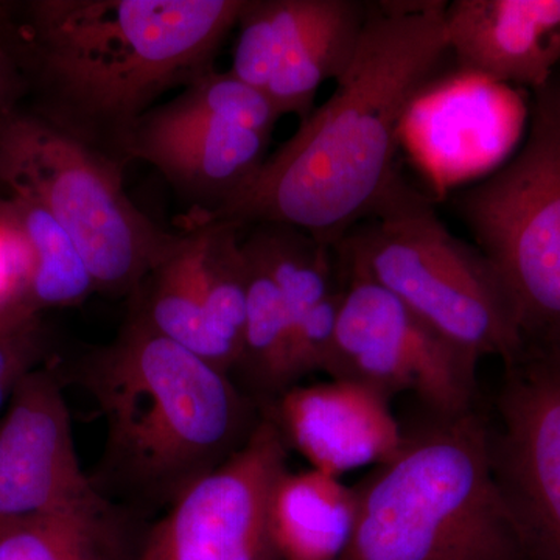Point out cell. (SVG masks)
<instances>
[{
    "mask_svg": "<svg viewBox=\"0 0 560 560\" xmlns=\"http://www.w3.org/2000/svg\"><path fill=\"white\" fill-rule=\"evenodd\" d=\"M368 14L334 94L259 171L198 221L282 223L335 246L401 183V125L448 54L445 2L385 3Z\"/></svg>",
    "mask_w": 560,
    "mask_h": 560,
    "instance_id": "6da1fadb",
    "label": "cell"
},
{
    "mask_svg": "<svg viewBox=\"0 0 560 560\" xmlns=\"http://www.w3.org/2000/svg\"><path fill=\"white\" fill-rule=\"evenodd\" d=\"M245 0L0 2V40L33 113L127 164L136 121L210 70Z\"/></svg>",
    "mask_w": 560,
    "mask_h": 560,
    "instance_id": "7a4b0ae2",
    "label": "cell"
},
{
    "mask_svg": "<svg viewBox=\"0 0 560 560\" xmlns=\"http://www.w3.org/2000/svg\"><path fill=\"white\" fill-rule=\"evenodd\" d=\"M70 375L105 422L92 481L120 510L164 512L242 451L264 419L231 374L131 316Z\"/></svg>",
    "mask_w": 560,
    "mask_h": 560,
    "instance_id": "3957f363",
    "label": "cell"
},
{
    "mask_svg": "<svg viewBox=\"0 0 560 560\" xmlns=\"http://www.w3.org/2000/svg\"><path fill=\"white\" fill-rule=\"evenodd\" d=\"M342 560H526L493 480L488 418L427 411L400 452L353 486Z\"/></svg>",
    "mask_w": 560,
    "mask_h": 560,
    "instance_id": "277c9868",
    "label": "cell"
},
{
    "mask_svg": "<svg viewBox=\"0 0 560 560\" xmlns=\"http://www.w3.org/2000/svg\"><path fill=\"white\" fill-rule=\"evenodd\" d=\"M341 272L389 291L427 326L480 361L521 359L526 345L499 272L444 226L431 202L401 180L370 219L335 246Z\"/></svg>",
    "mask_w": 560,
    "mask_h": 560,
    "instance_id": "5b68a950",
    "label": "cell"
},
{
    "mask_svg": "<svg viewBox=\"0 0 560 560\" xmlns=\"http://www.w3.org/2000/svg\"><path fill=\"white\" fill-rule=\"evenodd\" d=\"M125 164L16 106L0 113V189L40 202L65 228L97 293L130 298L178 241L130 200Z\"/></svg>",
    "mask_w": 560,
    "mask_h": 560,
    "instance_id": "8992f818",
    "label": "cell"
},
{
    "mask_svg": "<svg viewBox=\"0 0 560 560\" xmlns=\"http://www.w3.org/2000/svg\"><path fill=\"white\" fill-rule=\"evenodd\" d=\"M534 92L521 151L456 208L510 291L526 349L560 350V81Z\"/></svg>",
    "mask_w": 560,
    "mask_h": 560,
    "instance_id": "52a82bcc",
    "label": "cell"
},
{
    "mask_svg": "<svg viewBox=\"0 0 560 560\" xmlns=\"http://www.w3.org/2000/svg\"><path fill=\"white\" fill-rule=\"evenodd\" d=\"M345 296L323 372L390 400L415 394L427 411L478 410V360L442 338L372 280L341 272Z\"/></svg>",
    "mask_w": 560,
    "mask_h": 560,
    "instance_id": "ba28073f",
    "label": "cell"
},
{
    "mask_svg": "<svg viewBox=\"0 0 560 560\" xmlns=\"http://www.w3.org/2000/svg\"><path fill=\"white\" fill-rule=\"evenodd\" d=\"M486 418L493 480L526 560H560V350L504 364Z\"/></svg>",
    "mask_w": 560,
    "mask_h": 560,
    "instance_id": "9c48e42d",
    "label": "cell"
},
{
    "mask_svg": "<svg viewBox=\"0 0 560 560\" xmlns=\"http://www.w3.org/2000/svg\"><path fill=\"white\" fill-rule=\"evenodd\" d=\"M287 469L289 447L264 416L242 451L162 512L135 560H280L270 503Z\"/></svg>",
    "mask_w": 560,
    "mask_h": 560,
    "instance_id": "30bf717a",
    "label": "cell"
},
{
    "mask_svg": "<svg viewBox=\"0 0 560 560\" xmlns=\"http://www.w3.org/2000/svg\"><path fill=\"white\" fill-rule=\"evenodd\" d=\"M58 368L22 378L0 420V517L70 515L121 528V510L81 467Z\"/></svg>",
    "mask_w": 560,
    "mask_h": 560,
    "instance_id": "8fae6325",
    "label": "cell"
},
{
    "mask_svg": "<svg viewBox=\"0 0 560 560\" xmlns=\"http://www.w3.org/2000/svg\"><path fill=\"white\" fill-rule=\"evenodd\" d=\"M377 390L346 381L298 385L261 408L289 451L311 469L340 478L377 467L400 452L405 430Z\"/></svg>",
    "mask_w": 560,
    "mask_h": 560,
    "instance_id": "7c38bea8",
    "label": "cell"
},
{
    "mask_svg": "<svg viewBox=\"0 0 560 560\" xmlns=\"http://www.w3.org/2000/svg\"><path fill=\"white\" fill-rule=\"evenodd\" d=\"M464 72L539 91L560 62V0H455L444 14Z\"/></svg>",
    "mask_w": 560,
    "mask_h": 560,
    "instance_id": "4fadbf2b",
    "label": "cell"
},
{
    "mask_svg": "<svg viewBox=\"0 0 560 560\" xmlns=\"http://www.w3.org/2000/svg\"><path fill=\"white\" fill-rule=\"evenodd\" d=\"M242 243L264 265L285 302L294 381L323 372L345 296L335 249L282 223L253 224Z\"/></svg>",
    "mask_w": 560,
    "mask_h": 560,
    "instance_id": "5bb4252c",
    "label": "cell"
},
{
    "mask_svg": "<svg viewBox=\"0 0 560 560\" xmlns=\"http://www.w3.org/2000/svg\"><path fill=\"white\" fill-rule=\"evenodd\" d=\"M272 131L246 121H210L162 138L131 140L125 161L153 165L180 197L202 209V217L259 171Z\"/></svg>",
    "mask_w": 560,
    "mask_h": 560,
    "instance_id": "9a60e30c",
    "label": "cell"
},
{
    "mask_svg": "<svg viewBox=\"0 0 560 560\" xmlns=\"http://www.w3.org/2000/svg\"><path fill=\"white\" fill-rule=\"evenodd\" d=\"M355 489L340 478L287 469L271 493L270 525L280 560H342L357 523Z\"/></svg>",
    "mask_w": 560,
    "mask_h": 560,
    "instance_id": "2e32d148",
    "label": "cell"
},
{
    "mask_svg": "<svg viewBox=\"0 0 560 560\" xmlns=\"http://www.w3.org/2000/svg\"><path fill=\"white\" fill-rule=\"evenodd\" d=\"M366 3L357 0H318L311 20L294 35L268 81L265 95L280 114L301 121L315 109L324 81L340 79L355 55L364 24Z\"/></svg>",
    "mask_w": 560,
    "mask_h": 560,
    "instance_id": "e0dca14e",
    "label": "cell"
},
{
    "mask_svg": "<svg viewBox=\"0 0 560 560\" xmlns=\"http://www.w3.org/2000/svg\"><path fill=\"white\" fill-rule=\"evenodd\" d=\"M128 316L232 375L230 360L213 340L202 311L194 231L179 234L167 256L139 283Z\"/></svg>",
    "mask_w": 560,
    "mask_h": 560,
    "instance_id": "ac0fdd59",
    "label": "cell"
},
{
    "mask_svg": "<svg viewBox=\"0 0 560 560\" xmlns=\"http://www.w3.org/2000/svg\"><path fill=\"white\" fill-rule=\"evenodd\" d=\"M0 200L31 254L27 305L32 313L77 307L97 293L75 243L49 210L20 191L0 189Z\"/></svg>",
    "mask_w": 560,
    "mask_h": 560,
    "instance_id": "d6986e66",
    "label": "cell"
},
{
    "mask_svg": "<svg viewBox=\"0 0 560 560\" xmlns=\"http://www.w3.org/2000/svg\"><path fill=\"white\" fill-rule=\"evenodd\" d=\"M243 250L248 261V301L232 378L264 408L296 385L291 366V320L271 276L245 246Z\"/></svg>",
    "mask_w": 560,
    "mask_h": 560,
    "instance_id": "ffe728a7",
    "label": "cell"
},
{
    "mask_svg": "<svg viewBox=\"0 0 560 560\" xmlns=\"http://www.w3.org/2000/svg\"><path fill=\"white\" fill-rule=\"evenodd\" d=\"M189 230L197 242V280L206 323L234 372L248 301L242 228L230 221H195Z\"/></svg>",
    "mask_w": 560,
    "mask_h": 560,
    "instance_id": "44dd1931",
    "label": "cell"
},
{
    "mask_svg": "<svg viewBox=\"0 0 560 560\" xmlns=\"http://www.w3.org/2000/svg\"><path fill=\"white\" fill-rule=\"evenodd\" d=\"M120 537L70 515L0 517V560H119Z\"/></svg>",
    "mask_w": 560,
    "mask_h": 560,
    "instance_id": "7402d4cb",
    "label": "cell"
},
{
    "mask_svg": "<svg viewBox=\"0 0 560 560\" xmlns=\"http://www.w3.org/2000/svg\"><path fill=\"white\" fill-rule=\"evenodd\" d=\"M315 7L316 0H245L232 50V75L265 94L283 50Z\"/></svg>",
    "mask_w": 560,
    "mask_h": 560,
    "instance_id": "603a6c76",
    "label": "cell"
},
{
    "mask_svg": "<svg viewBox=\"0 0 560 560\" xmlns=\"http://www.w3.org/2000/svg\"><path fill=\"white\" fill-rule=\"evenodd\" d=\"M46 350L39 316L0 320V411L22 378L46 363Z\"/></svg>",
    "mask_w": 560,
    "mask_h": 560,
    "instance_id": "cb8c5ba5",
    "label": "cell"
},
{
    "mask_svg": "<svg viewBox=\"0 0 560 560\" xmlns=\"http://www.w3.org/2000/svg\"><path fill=\"white\" fill-rule=\"evenodd\" d=\"M24 97L25 86L20 70L0 40V113L16 108Z\"/></svg>",
    "mask_w": 560,
    "mask_h": 560,
    "instance_id": "d4e9b609",
    "label": "cell"
}]
</instances>
